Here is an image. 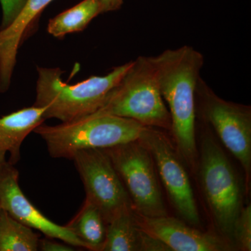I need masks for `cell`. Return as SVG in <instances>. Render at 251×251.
I'll return each mask as SVG.
<instances>
[{
    "instance_id": "cell-1",
    "label": "cell",
    "mask_w": 251,
    "mask_h": 251,
    "mask_svg": "<svg viewBox=\"0 0 251 251\" xmlns=\"http://www.w3.org/2000/svg\"><path fill=\"white\" fill-rule=\"evenodd\" d=\"M158 88L169 107L172 135L179 156L195 168L196 145V90L204 57L188 46L151 57Z\"/></svg>"
},
{
    "instance_id": "cell-2",
    "label": "cell",
    "mask_w": 251,
    "mask_h": 251,
    "mask_svg": "<svg viewBox=\"0 0 251 251\" xmlns=\"http://www.w3.org/2000/svg\"><path fill=\"white\" fill-rule=\"evenodd\" d=\"M131 62L115 67L105 75H92L71 85L62 80L59 68L38 67L34 106L45 108V120L67 122L91 115L103 105L111 91L131 67Z\"/></svg>"
},
{
    "instance_id": "cell-3",
    "label": "cell",
    "mask_w": 251,
    "mask_h": 251,
    "mask_svg": "<svg viewBox=\"0 0 251 251\" xmlns=\"http://www.w3.org/2000/svg\"><path fill=\"white\" fill-rule=\"evenodd\" d=\"M145 127L130 119L94 112L58 125H41L34 132L45 142L50 156L72 160L80 150L111 148L138 140Z\"/></svg>"
},
{
    "instance_id": "cell-4",
    "label": "cell",
    "mask_w": 251,
    "mask_h": 251,
    "mask_svg": "<svg viewBox=\"0 0 251 251\" xmlns=\"http://www.w3.org/2000/svg\"><path fill=\"white\" fill-rule=\"evenodd\" d=\"M95 113L125 117L145 126L171 131V114L158 88L151 57L141 56L133 61Z\"/></svg>"
},
{
    "instance_id": "cell-5",
    "label": "cell",
    "mask_w": 251,
    "mask_h": 251,
    "mask_svg": "<svg viewBox=\"0 0 251 251\" xmlns=\"http://www.w3.org/2000/svg\"><path fill=\"white\" fill-rule=\"evenodd\" d=\"M202 135L200 175L205 201L216 227L232 244L234 224L243 208L240 182L222 149L208 130Z\"/></svg>"
},
{
    "instance_id": "cell-6",
    "label": "cell",
    "mask_w": 251,
    "mask_h": 251,
    "mask_svg": "<svg viewBox=\"0 0 251 251\" xmlns=\"http://www.w3.org/2000/svg\"><path fill=\"white\" fill-rule=\"evenodd\" d=\"M196 110L224 146L239 161L249 191L251 174V108L219 97L202 77L196 90Z\"/></svg>"
},
{
    "instance_id": "cell-7",
    "label": "cell",
    "mask_w": 251,
    "mask_h": 251,
    "mask_svg": "<svg viewBox=\"0 0 251 251\" xmlns=\"http://www.w3.org/2000/svg\"><path fill=\"white\" fill-rule=\"evenodd\" d=\"M139 215H168L151 153L140 140L103 149Z\"/></svg>"
},
{
    "instance_id": "cell-8",
    "label": "cell",
    "mask_w": 251,
    "mask_h": 251,
    "mask_svg": "<svg viewBox=\"0 0 251 251\" xmlns=\"http://www.w3.org/2000/svg\"><path fill=\"white\" fill-rule=\"evenodd\" d=\"M72 160L85 187V200L99 208L107 224L119 213L133 208L121 178L103 149H87Z\"/></svg>"
},
{
    "instance_id": "cell-9",
    "label": "cell",
    "mask_w": 251,
    "mask_h": 251,
    "mask_svg": "<svg viewBox=\"0 0 251 251\" xmlns=\"http://www.w3.org/2000/svg\"><path fill=\"white\" fill-rule=\"evenodd\" d=\"M151 153L156 171L178 214L188 224H200L191 181L176 148L165 133L153 127H145L139 139Z\"/></svg>"
},
{
    "instance_id": "cell-10",
    "label": "cell",
    "mask_w": 251,
    "mask_h": 251,
    "mask_svg": "<svg viewBox=\"0 0 251 251\" xmlns=\"http://www.w3.org/2000/svg\"><path fill=\"white\" fill-rule=\"evenodd\" d=\"M0 209L18 222L36 229L46 237L59 239L72 247L85 249V244L67 226H62L46 217L23 193L19 185V172L6 161L0 166Z\"/></svg>"
},
{
    "instance_id": "cell-11",
    "label": "cell",
    "mask_w": 251,
    "mask_h": 251,
    "mask_svg": "<svg viewBox=\"0 0 251 251\" xmlns=\"http://www.w3.org/2000/svg\"><path fill=\"white\" fill-rule=\"evenodd\" d=\"M141 230L164 243L171 251H227L234 247L224 237L188 226L168 215L146 217L135 211Z\"/></svg>"
},
{
    "instance_id": "cell-12",
    "label": "cell",
    "mask_w": 251,
    "mask_h": 251,
    "mask_svg": "<svg viewBox=\"0 0 251 251\" xmlns=\"http://www.w3.org/2000/svg\"><path fill=\"white\" fill-rule=\"evenodd\" d=\"M53 0H27L9 25L0 29V93L9 90L20 46Z\"/></svg>"
},
{
    "instance_id": "cell-13",
    "label": "cell",
    "mask_w": 251,
    "mask_h": 251,
    "mask_svg": "<svg viewBox=\"0 0 251 251\" xmlns=\"http://www.w3.org/2000/svg\"><path fill=\"white\" fill-rule=\"evenodd\" d=\"M45 108L32 105L0 117V166L8 162L15 165L21 159V145L27 135L42 125Z\"/></svg>"
},
{
    "instance_id": "cell-14",
    "label": "cell",
    "mask_w": 251,
    "mask_h": 251,
    "mask_svg": "<svg viewBox=\"0 0 251 251\" xmlns=\"http://www.w3.org/2000/svg\"><path fill=\"white\" fill-rule=\"evenodd\" d=\"M142 230L137 225L133 208L119 213L107 224L101 251H141Z\"/></svg>"
},
{
    "instance_id": "cell-15",
    "label": "cell",
    "mask_w": 251,
    "mask_h": 251,
    "mask_svg": "<svg viewBox=\"0 0 251 251\" xmlns=\"http://www.w3.org/2000/svg\"><path fill=\"white\" fill-rule=\"evenodd\" d=\"M67 226L85 244L86 249L101 251L107 224L97 206L85 200L80 210Z\"/></svg>"
},
{
    "instance_id": "cell-16",
    "label": "cell",
    "mask_w": 251,
    "mask_h": 251,
    "mask_svg": "<svg viewBox=\"0 0 251 251\" xmlns=\"http://www.w3.org/2000/svg\"><path fill=\"white\" fill-rule=\"evenodd\" d=\"M100 14L102 10L98 0H83L52 18L48 31L54 37L62 38L67 34L83 30Z\"/></svg>"
},
{
    "instance_id": "cell-17",
    "label": "cell",
    "mask_w": 251,
    "mask_h": 251,
    "mask_svg": "<svg viewBox=\"0 0 251 251\" xmlns=\"http://www.w3.org/2000/svg\"><path fill=\"white\" fill-rule=\"evenodd\" d=\"M39 241L33 229L0 209V251H36Z\"/></svg>"
},
{
    "instance_id": "cell-18",
    "label": "cell",
    "mask_w": 251,
    "mask_h": 251,
    "mask_svg": "<svg viewBox=\"0 0 251 251\" xmlns=\"http://www.w3.org/2000/svg\"><path fill=\"white\" fill-rule=\"evenodd\" d=\"M243 251H251V205L243 206L239 213L232 233V244Z\"/></svg>"
},
{
    "instance_id": "cell-19",
    "label": "cell",
    "mask_w": 251,
    "mask_h": 251,
    "mask_svg": "<svg viewBox=\"0 0 251 251\" xmlns=\"http://www.w3.org/2000/svg\"><path fill=\"white\" fill-rule=\"evenodd\" d=\"M27 0H0L2 19H1L0 29L9 25L19 14Z\"/></svg>"
},
{
    "instance_id": "cell-20",
    "label": "cell",
    "mask_w": 251,
    "mask_h": 251,
    "mask_svg": "<svg viewBox=\"0 0 251 251\" xmlns=\"http://www.w3.org/2000/svg\"><path fill=\"white\" fill-rule=\"evenodd\" d=\"M141 251H171L164 243L142 230Z\"/></svg>"
},
{
    "instance_id": "cell-21",
    "label": "cell",
    "mask_w": 251,
    "mask_h": 251,
    "mask_svg": "<svg viewBox=\"0 0 251 251\" xmlns=\"http://www.w3.org/2000/svg\"><path fill=\"white\" fill-rule=\"evenodd\" d=\"M38 251H74L75 249L72 246L67 244L56 242L51 238L39 239Z\"/></svg>"
},
{
    "instance_id": "cell-22",
    "label": "cell",
    "mask_w": 251,
    "mask_h": 251,
    "mask_svg": "<svg viewBox=\"0 0 251 251\" xmlns=\"http://www.w3.org/2000/svg\"><path fill=\"white\" fill-rule=\"evenodd\" d=\"M98 1L101 7L102 14L117 11L123 4V0H98Z\"/></svg>"
},
{
    "instance_id": "cell-23",
    "label": "cell",
    "mask_w": 251,
    "mask_h": 251,
    "mask_svg": "<svg viewBox=\"0 0 251 251\" xmlns=\"http://www.w3.org/2000/svg\"></svg>"
}]
</instances>
